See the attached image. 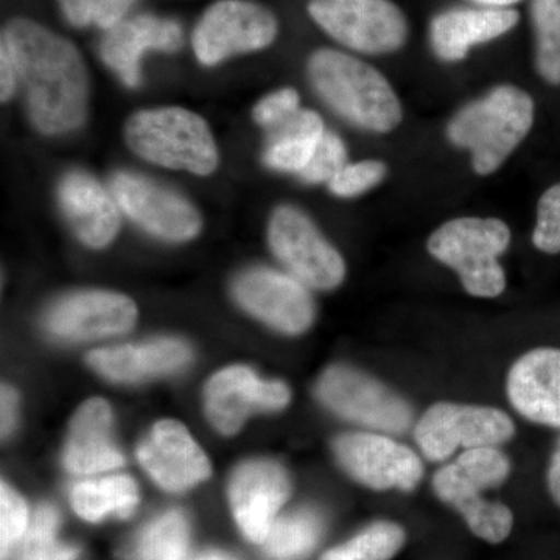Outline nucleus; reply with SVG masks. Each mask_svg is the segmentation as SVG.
Returning a JSON list of instances; mask_svg holds the SVG:
<instances>
[{
    "mask_svg": "<svg viewBox=\"0 0 560 560\" xmlns=\"http://www.w3.org/2000/svg\"><path fill=\"white\" fill-rule=\"evenodd\" d=\"M18 397L10 386L2 388V434L9 436L16 423Z\"/></svg>",
    "mask_w": 560,
    "mask_h": 560,
    "instance_id": "40",
    "label": "nucleus"
},
{
    "mask_svg": "<svg viewBox=\"0 0 560 560\" xmlns=\"http://www.w3.org/2000/svg\"><path fill=\"white\" fill-rule=\"evenodd\" d=\"M18 88L16 69L9 51L0 49V91H2V102L10 101Z\"/></svg>",
    "mask_w": 560,
    "mask_h": 560,
    "instance_id": "39",
    "label": "nucleus"
},
{
    "mask_svg": "<svg viewBox=\"0 0 560 560\" xmlns=\"http://www.w3.org/2000/svg\"><path fill=\"white\" fill-rule=\"evenodd\" d=\"M58 512L51 506L36 511L31 528L20 541L18 560H77L79 550L57 540Z\"/></svg>",
    "mask_w": 560,
    "mask_h": 560,
    "instance_id": "30",
    "label": "nucleus"
},
{
    "mask_svg": "<svg viewBox=\"0 0 560 560\" xmlns=\"http://www.w3.org/2000/svg\"><path fill=\"white\" fill-rule=\"evenodd\" d=\"M60 5L73 27H86L94 21L95 0H60Z\"/></svg>",
    "mask_w": 560,
    "mask_h": 560,
    "instance_id": "38",
    "label": "nucleus"
},
{
    "mask_svg": "<svg viewBox=\"0 0 560 560\" xmlns=\"http://www.w3.org/2000/svg\"><path fill=\"white\" fill-rule=\"evenodd\" d=\"M73 510L88 522H98L109 514L127 518L139 503V490L135 480L124 475L84 481L70 493Z\"/></svg>",
    "mask_w": 560,
    "mask_h": 560,
    "instance_id": "26",
    "label": "nucleus"
},
{
    "mask_svg": "<svg viewBox=\"0 0 560 560\" xmlns=\"http://www.w3.org/2000/svg\"><path fill=\"white\" fill-rule=\"evenodd\" d=\"M65 463L79 475L102 474L124 466V455L113 441V412L105 400L90 399L73 416Z\"/></svg>",
    "mask_w": 560,
    "mask_h": 560,
    "instance_id": "23",
    "label": "nucleus"
},
{
    "mask_svg": "<svg viewBox=\"0 0 560 560\" xmlns=\"http://www.w3.org/2000/svg\"><path fill=\"white\" fill-rule=\"evenodd\" d=\"M334 453L353 480L374 490L411 492L423 477V464L407 445L377 433H346Z\"/></svg>",
    "mask_w": 560,
    "mask_h": 560,
    "instance_id": "12",
    "label": "nucleus"
},
{
    "mask_svg": "<svg viewBox=\"0 0 560 560\" xmlns=\"http://www.w3.org/2000/svg\"><path fill=\"white\" fill-rule=\"evenodd\" d=\"M125 138L138 156L162 167L201 176L219 167V151L209 125L189 109L139 110L128 120Z\"/></svg>",
    "mask_w": 560,
    "mask_h": 560,
    "instance_id": "6",
    "label": "nucleus"
},
{
    "mask_svg": "<svg viewBox=\"0 0 560 560\" xmlns=\"http://www.w3.org/2000/svg\"><path fill=\"white\" fill-rule=\"evenodd\" d=\"M515 425L506 412L477 405L440 401L425 411L416 425L415 436L427 459L441 463L459 447H497L512 440Z\"/></svg>",
    "mask_w": 560,
    "mask_h": 560,
    "instance_id": "9",
    "label": "nucleus"
},
{
    "mask_svg": "<svg viewBox=\"0 0 560 560\" xmlns=\"http://www.w3.org/2000/svg\"><path fill=\"white\" fill-rule=\"evenodd\" d=\"M291 399L282 382H267L249 368L231 366L217 372L206 388V412L220 433L234 434L256 411H278Z\"/></svg>",
    "mask_w": 560,
    "mask_h": 560,
    "instance_id": "15",
    "label": "nucleus"
},
{
    "mask_svg": "<svg viewBox=\"0 0 560 560\" xmlns=\"http://www.w3.org/2000/svg\"><path fill=\"white\" fill-rule=\"evenodd\" d=\"M511 230L503 220L460 217L430 235L434 259L458 272L464 290L475 298H497L506 289L500 256L510 248Z\"/></svg>",
    "mask_w": 560,
    "mask_h": 560,
    "instance_id": "5",
    "label": "nucleus"
},
{
    "mask_svg": "<svg viewBox=\"0 0 560 560\" xmlns=\"http://www.w3.org/2000/svg\"><path fill=\"white\" fill-rule=\"evenodd\" d=\"M289 474L272 460H250L235 470L230 500L235 521L246 539L264 544L276 515L289 500Z\"/></svg>",
    "mask_w": 560,
    "mask_h": 560,
    "instance_id": "16",
    "label": "nucleus"
},
{
    "mask_svg": "<svg viewBox=\"0 0 560 560\" xmlns=\"http://www.w3.org/2000/svg\"><path fill=\"white\" fill-rule=\"evenodd\" d=\"M508 396L523 418L560 429V349L540 348L515 361Z\"/></svg>",
    "mask_w": 560,
    "mask_h": 560,
    "instance_id": "19",
    "label": "nucleus"
},
{
    "mask_svg": "<svg viewBox=\"0 0 560 560\" xmlns=\"http://www.w3.org/2000/svg\"><path fill=\"white\" fill-rule=\"evenodd\" d=\"M405 544V530L396 523L377 522L346 544L357 560H389Z\"/></svg>",
    "mask_w": 560,
    "mask_h": 560,
    "instance_id": "31",
    "label": "nucleus"
},
{
    "mask_svg": "<svg viewBox=\"0 0 560 560\" xmlns=\"http://www.w3.org/2000/svg\"><path fill=\"white\" fill-rule=\"evenodd\" d=\"M320 560H357L350 555L346 545H341V547L334 548V550L327 551L326 555L323 556Z\"/></svg>",
    "mask_w": 560,
    "mask_h": 560,
    "instance_id": "42",
    "label": "nucleus"
},
{
    "mask_svg": "<svg viewBox=\"0 0 560 560\" xmlns=\"http://www.w3.org/2000/svg\"><path fill=\"white\" fill-rule=\"evenodd\" d=\"M300 94L291 88L275 92V94L267 95L257 103L254 108V120L260 127L270 128L276 127L285 119H289L291 114L300 109Z\"/></svg>",
    "mask_w": 560,
    "mask_h": 560,
    "instance_id": "36",
    "label": "nucleus"
},
{
    "mask_svg": "<svg viewBox=\"0 0 560 560\" xmlns=\"http://www.w3.org/2000/svg\"><path fill=\"white\" fill-rule=\"evenodd\" d=\"M536 68L547 83L560 84V0H530Z\"/></svg>",
    "mask_w": 560,
    "mask_h": 560,
    "instance_id": "28",
    "label": "nucleus"
},
{
    "mask_svg": "<svg viewBox=\"0 0 560 560\" xmlns=\"http://www.w3.org/2000/svg\"><path fill=\"white\" fill-rule=\"evenodd\" d=\"M195 560H235L230 558V556L223 555V552H206V555L200 556Z\"/></svg>",
    "mask_w": 560,
    "mask_h": 560,
    "instance_id": "44",
    "label": "nucleus"
},
{
    "mask_svg": "<svg viewBox=\"0 0 560 560\" xmlns=\"http://www.w3.org/2000/svg\"><path fill=\"white\" fill-rule=\"evenodd\" d=\"M267 131L265 164L298 175L307 167L326 128L318 113L300 108Z\"/></svg>",
    "mask_w": 560,
    "mask_h": 560,
    "instance_id": "25",
    "label": "nucleus"
},
{
    "mask_svg": "<svg viewBox=\"0 0 560 560\" xmlns=\"http://www.w3.org/2000/svg\"><path fill=\"white\" fill-rule=\"evenodd\" d=\"M388 175V168L382 161H361L346 164L329 180V190L340 198H353L377 187Z\"/></svg>",
    "mask_w": 560,
    "mask_h": 560,
    "instance_id": "32",
    "label": "nucleus"
},
{
    "mask_svg": "<svg viewBox=\"0 0 560 560\" xmlns=\"http://www.w3.org/2000/svg\"><path fill=\"white\" fill-rule=\"evenodd\" d=\"M135 0H95L94 22L98 27L110 28L124 21Z\"/></svg>",
    "mask_w": 560,
    "mask_h": 560,
    "instance_id": "37",
    "label": "nucleus"
},
{
    "mask_svg": "<svg viewBox=\"0 0 560 560\" xmlns=\"http://www.w3.org/2000/svg\"><path fill=\"white\" fill-rule=\"evenodd\" d=\"M279 32L270 10L248 0L213 3L194 32V50L206 66H215L232 55L271 46Z\"/></svg>",
    "mask_w": 560,
    "mask_h": 560,
    "instance_id": "11",
    "label": "nucleus"
},
{
    "mask_svg": "<svg viewBox=\"0 0 560 560\" xmlns=\"http://www.w3.org/2000/svg\"><path fill=\"white\" fill-rule=\"evenodd\" d=\"M189 346L179 340H158L95 350L88 361L95 371L114 382H140L171 374L189 363Z\"/></svg>",
    "mask_w": 560,
    "mask_h": 560,
    "instance_id": "24",
    "label": "nucleus"
},
{
    "mask_svg": "<svg viewBox=\"0 0 560 560\" xmlns=\"http://www.w3.org/2000/svg\"><path fill=\"white\" fill-rule=\"evenodd\" d=\"M0 49L9 51L28 114L46 135H60L83 125L90 79L80 51L38 22L14 20L3 27Z\"/></svg>",
    "mask_w": 560,
    "mask_h": 560,
    "instance_id": "1",
    "label": "nucleus"
},
{
    "mask_svg": "<svg viewBox=\"0 0 560 560\" xmlns=\"http://www.w3.org/2000/svg\"><path fill=\"white\" fill-rule=\"evenodd\" d=\"M138 458L162 489L180 492L208 480L210 463L189 431L176 420H161L149 440L140 444Z\"/></svg>",
    "mask_w": 560,
    "mask_h": 560,
    "instance_id": "18",
    "label": "nucleus"
},
{
    "mask_svg": "<svg viewBox=\"0 0 560 560\" xmlns=\"http://www.w3.org/2000/svg\"><path fill=\"white\" fill-rule=\"evenodd\" d=\"M308 13L327 35L360 54H394L408 39L407 18L390 0H312Z\"/></svg>",
    "mask_w": 560,
    "mask_h": 560,
    "instance_id": "7",
    "label": "nucleus"
},
{
    "mask_svg": "<svg viewBox=\"0 0 560 560\" xmlns=\"http://www.w3.org/2000/svg\"><path fill=\"white\" fill-rule=\"evenodd\" d=\"M232 293L246 312L283 334H304L315 319L308 287L285 272L253 268L235 279Z\"/></svg>",
    "mask_w": 560,
    "mask_h": 560,
    "instance_id": "13",
    "label": "nucleus"
},
{
    "mask_svg": "<svg viewBox=\"0 0 560 560\" xmlns=\"http://www.w3.org/2000/svg\"><path fill=\"white\" fill-rule=\"evenodd\" d=\"M189 541V526L178 511L167 512L140 534L130 560H183Z\"/></svg>",
    "mask_w": 560,
    "mask_h": 560,
    "instance_id": "29",
    "label": "nucleus"
},
{
    "mask_svg": "<svg viewBox=\"0 0 560 560\" xmlns=\"http://www.w3.org/2000/svg\"><path fill=\"white\" fill-rule=\"evenodd\" d=\"M60 205L80 241L91 248H105L120 230L116 198L101 183L83 172H72L61 180Z\"/></svg>",
    "mask_w": 560,
    "mask_h": 560,
    "instance_id": "22",
    "label": "nucleus"
},
{
    "mask_svg": "<svg viewBox=\"0 0 560 560\" xmlns=\"http://www.w3.org/2000/svg\"><path fill=\"white\" fill-rule=\"evenodd\" d=\"M138 308L130 298L109 291L70 294L50 308L46 326L66 340H94L125 334L135 326Z\"/></svg>",
    "mask_w": 560,
    "mask_h": 560,
    "instance_id": "17",
    "label": "nucleus"
},
{
    "mask_svg": "<svg viewBox=\"0 0 560 560\" xmlns=\"http://www.w3.org/2000/svg\"><path fill=\"white\" fill-rule=\"evenodd\" d=\"M268 242L290 275L308 289H337L346 278L345 260L315 226L293 206H280L271 215Z\"/></svg>",
    "mask_w": 560,
    "mask_h": 560,
    "instance_id": "10",
    "label": "nucleus"
},
{
    "mask_svg": "<svg viewBox=\"0 0 560 560\" xmlns=\"http://www.w3.org/2000/svg\"><path fill=\"white\" fill-rule=\"evenodd\" d=\"M471 2L478 3L480 7H493V9H511L512 5L522 2V0H471Z\"/></svg>",
    "mask_w": 560,
    "mask_h": 560,
    "instance_id": "43",
    "label": "nucleus"
},
{
    "mask_svg": "<svg viewBox=\"0 0 560 560\" xmlns=\"http://www.w3.org/2000/svg\"><path fill=\"white\" fill-rule=\"evenodd\" d=\"M548 489L555 503L560 508V438L556 442L555 451H552L550 466L547 474Z\"/></svg>",
    "mask_w": 560,
    "mask_h": 560,
    "instance_id": "41",
    "label": "nucleus"
},
{
    "mask_svg": "<svg viewBox=\"0 0 560 560\" xmlns=\"http://www.w3.org/2000/svg\"><path fill=\"white\" fill-rule=\"evenodd\" d=\"M110 191L119 208L150 234L171 242L197 237L201 217L189 201L132 173H117Z\"/></svg>",
    "mask_w": 560,
    "mask_h": 560,
    "instance_id": "14",
    "label": "nucleus"
},
{
    "mask_svg": "<svg viewBox=\"0 0 560 560\" xmlns=\"http://www.w3.org/2000/svg\"><path fill=\"white\" fill-rule=\"evenodd\" d=\"M345 142L335 132H324L307 167L298 176L308 184L327 183L348 164Z\"/></svg>",
    "mask_w": 560,
    "mask_h": 560,
    "instance_id": "33",
    "label": "nucleus"
},
{
    "mask_svg": "<svg viewBox=\"0 0 560 560\" xmlns=\"http://www.w3.org/2000/svg\"><path fill=\"white\" fill-rule=\"evenodd\" d=\"M28 511L25 501L2 482L0 488V545L2 559L9 558L18 541L27 533Z\"/></svg>",
    "mask_w": 560,
    "mask_h": 560,
    "instance_id": "34",
    "label": "nucleus"
},
{
    "mask_svg": "<svg viewBox=\"0 0 560 560\" xmlns=\"http://www.w3.org/2000/svg\"><path fill=\"white\" fill-rule=\"evenodd\" d=\"M521 21L514 9H452L430 22V44L434 55L445 62L466 60L474 47L510 33Z\"/></svg>",
    "mask_w": 560,
    "mask_h": 560,
    "instance_id": "20",
    "label": "nucleus"
},
{
    "mask_svg": "<svg viewBox=\"0 0 560 560\" xmlns=\"http://www.w3.org/2000/svg\"><path fill=\"white\" fill-rule=\"evenodd\" d=\"M183 28L178 22L140 14L121 21L102 40V58L128 86H138L140 60L149 50L176 51L183 47Z\"/></svg>",
    "mask_w": 560,
    "mask_h": 560,
    "instance_id": "21",
    "label": "nucleus"
},
{
    "mask_svg": "<svg viewBox=\"0 0 560 560\" xmlns=\"http://www.w3.org/2000/svg\"><path fill=\"white\" fill-rule=\"evenodd\" d=\"M510 471V459L499 448H471L438 470L433 490L441 501L463 515L475 536L500 544L510 536L514 515L503 503L485 500L482 492L503 485Z\"/></svg>",
    "mask_w": 560,
    "mask_h": 560,
    "instance_id": "4",
    "label": "nucleus"
},
{
    "mask_svg": "<svg viewBox=\"0 0 560 560\" xmlns=\"http://www.w3.org/2000/svg\"><path fill=\"white\" fill-rule=\"evenodd\" d=\"M320 522L311 511H298L276 518L264 541L265 555L270 560H302L318 544Z\"/></svg>",
    "mask_w": 560,
    "mask_h": 560,
    "instance_id": "27",
    "label": "nucleus"
},
{
    "mask_svg": "<svg viewBox=\"0 0 560 560\" xmlns=\"http://www.w3.org/2000/svg\"><path fill=\"white\" fill-rule=\"evenodd\" d=\"M308 79L327 105L361 130L386 135L404 119V108L381 70L334 49H320L308 60Z\"/></svg>",
    "mask_w": 560,
    "mask_h": 560,
    "instance_id": "2",
    "label": "nucleus"
},
{
    "mask_svg": "<svg viewBox=\"0 0 560 560\" xmlns=\"http://www.w3.org/2000/svg\"><path fill=\"white\" fill-rule=\"evenodd\" d=\"M534 125V101L512 84L493 88L455 114L447 127L453 145L470 151L478 175H492L518 149Z\"/></svg>",
    "mask_w": 560,
    "mask_h": 560,
    "instance_id": "3",
    "label": "nucleus"
},
{
    "mask_svg": "<svg viewBox=\"0 0 560 560\" xmlns=\"http://www.w3.org/2000/svg\"><path fill=\"white\" fill-rule=\"evenodd\" d=\"M316 396L340 418L383 433H404L412 422L410 404L399 394L345 364H335L320 375Z\"/></svg>",
    "mask_w": 560,
    "mask_h": 560,
    "instance_id": "8",
    "label": "nucleus"
},
{
    "mask_svg": "<svg viewBox=\"0 0 560 560\" xmlns=\"http://www.w3.org/2000/svg\"><path fill=\"white\" fill-rule=\"evenodd\" d=\"M533 243L541 253H560V183L540 197Z\"/></svg>",
    "mask_w": 560,
    "mask_h": 560,
    "instance_id": "35",
    "label": "nucleus"
}]
</instances>
